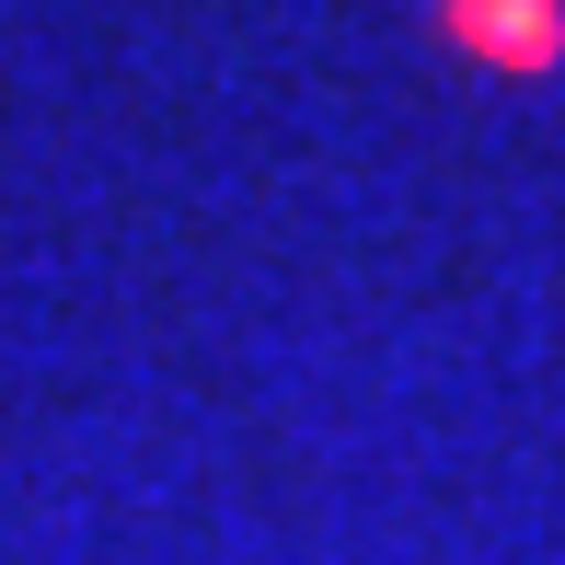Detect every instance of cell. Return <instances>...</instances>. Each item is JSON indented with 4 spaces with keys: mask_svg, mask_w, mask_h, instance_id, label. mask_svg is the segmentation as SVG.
<instances>
[{
    "mask_svg": "<svg viewBox=\"0 0 565 565\" xmlns=\"http://www.w3.org/2000/svg\"><path fill=\"white\" fill-rule=\"evenodd\" d=\"M450 35L484 58H554V0H450Z\"/></svg>",
    "mask_w": 565,
    "mask_h": 565,
    "instance_id": "1",
    "label": "cell"
}]
</instances>
